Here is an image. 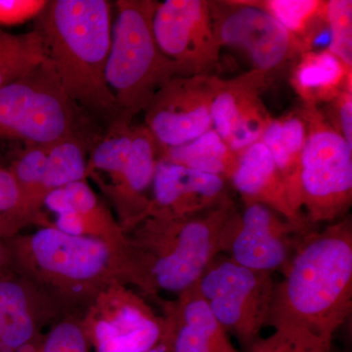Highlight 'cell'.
<instances>
[{
	"instance_id": "6da1fadb",
	"label": "cell",
	"mask_w": 352,
	"mask_h": 352,
	"mask_svg": "<svg viewBox=\"0 0 352 352\" xmlns=\"http://www.w3.org/2000/svg\"><path fill=\"white\" fill-rule=\"evenodd\" d=\"M282 270L266 326L302 329L332 344L352 309L351 220L310 230Z\"/></svg>"
},
{
	"instance_id": "7a4b0ae2",
	"label": "cell",
	"mask_w": 352,
	"mask_h": 352,
	"mask_svg": "<svg viewBox=\"0 0 352 352\" xmlns=\"http://www.w3.org/2000/svg\"><path fill=\"white\" fill-rule=\"evenodd\" d=\"M46 58L62 87L83 113L120 124V109L106 80L112 28L107 0H53L36 18Z\"/></svg>"
},
{
	"instance_id": "3957f363",
	"label": "cell",
	"mask_w": 352,
	"mask_h": 352,
	"mask_svg": "<svg viewBox=\"0 0 352 352\" xmlns=\"http://www.w3.org/2000/svg\"><path fill=\"white\" fill-rule=\"evenodd\" d=\"M83 113L46 59L0 88V157L14 162L30 150L50 148L71 136L85 138Z\"/></svg>"
},
{
	"instance_id": "277c9868",
	"label": "cell",
	"mask_w": 352,
	"mask_h": 352,
	"mask_svg": "<svg viewBox=\"0 0 352 352\" xmlns=\"http://www.w3.org/2000/svg\"><path fill=\"white\" fill-rule=\"evenodd\" d=\"M155 0H120L113 25L106 80L120 109V124L131 126L153 97L176 76L179 67L157 45L153 31Z\"/></svg>"
},
{
	"instance_id": "5b68a950",
	"label": "cell",
	"mask_w": 352,
	"mask_h": 352,
	"mask_svg": "<svg viewBox=\"0 0 352 352\" xmlns=\"http://www.w3.org/2000/svg\"><path fill=\"white\" fill-rule=\"evenodd\" d=\"M240 212L232 200L194 217H150L146 231L155 256L146 268L147 281L179 295L195 286L208 266L228 250Z\"/></svg>"
},
{
	"instance_id": "8992f818",
	"label": "cell",
	"mask_w": 352,
	"mask_h": 352,
	"mask_svg": "<svg viewBox=\"0 0 352 352\" xmlns=\"http://www.w3.org/2000/svg\"><path fill=\"white\" fill-rule=\"evenodd\" d=\"M300 109L307 135L300 170V210L308 223H331L352 203V148L321 108Z\"/></svg>"
},
{
	"instance_id": "52a82bcc",
	"label": "cell",
	"mask_w": 352,
	"mask_h": 352,
	"mask_svg": "<svg viewBox=\"0 0 352 352\" xmlns=\"http://www.w3.org/2000/svg\"><path fill=\"white\" fill-rule=\"evenodd\" d=\"M274 284L272 273L217 256L197 287L220 325L249 351L267 323Z\"/></svg>"
},
{
	"instance_id": "ba28073f",
	"label": "cell",
	"mask_w": 352,
	"mask_h": 352,
	"mask_svg": "<svg viewBox=\"0 0 352 352\" xmlns=\"http://www.w3.org/2000/svg\"><path fill=\"white\" fill-rule=\"evenodd\" d=\"M210 13L220 47L244 51L252 63L250 72L263 78L270 87L302 53L272 16L247 0L210 1Z\"/></svg>"
},
{
	"instance_id": "9c48e42d",
	"label": "cell",
	"mask_w": 352,
	"mask_h": 352,
	"mask_svg": "<svg viewBox=\"0 0 352 352\" xmlns=\"http://www.w3.org/2000/svg\"><path fill=\"white\" fill-rule=\"evenodd\" d=\"M153 31L162 52L178 65L182 76H217L221 47L215 36L210 1L157 2Z\"/></svg>"
},
{
	"instance_id": "30bf717a",
	"label": "cell",
	"mask_w": 352,
	"mask_h": 352,
	"mask_svg": "<svg viewBox=\"0 0 352 352\" xmlns=\"http://www.w3.org/2000/svg\"><path fill=\"white\" fill-rule=\"evenodd\" d=\"M220 80L219 75L176 76L157 92L144 113L145 126L160 148L186 144L212 129Z\"/></svg>"
},
{
	"instance_id": "8fae6325",
	"label": "cell",
	"mask_w": 352,
	"mask_h": 352,
	"mask_svg": "<svg viewBox=\"0 0 352 352\" xmlns=\"http://www.w3.org/2000/svg\"><path fill=\"white\" fill-rule=\"evenodd\" d=\"M314 226L293 222L258 204L240 212L228 252L234 263L250 270L272 273L283 270Z\"/></svg>"
},
{
	"instance_id": "7c38bea8",
	"label": "cell",
	"mask_w": 352,
	"mask_h": 352,
	"mask_svg": "<svg viewBox=\"0 0 352 352\" xmlns=\"http://www.w3.org/2000/svg\"><path fill=\"white\" fill-rule=\"evenodd\" d=\"M270 87L263 78L250 71L220 80L212 102V129L238 155L261 140L273 119L261 98Z\"/></svg>"
},
{
	"instance_id": "4fadbf2b",
	"label": "cell",
	"mask_w": 352,
	"mask_h": 352,
	"mask_svg": "<svg viewBox=\"0 0 352 352\" xmlns=\"http://www.w3.org/2000/svg\"><path fill=\"white\" fill-rule=\"evenodd\" d=\"M226 180L159 160L146 217L182 219L210 212L232 201Z\"/></svg>"
},
{
	"instance_id": "5bb4252c",
	"label": "cell",
	"mask_w": 352,
	"mask_h": 352,
	"mask_svg": "<svg viewBox=\"0 0 352 352\" xmlns=\"http://www.w3.org/2000/svg\"><path fill=\"white\" fill-rule=\"evenodd\" d=\"M34 258L44 270L74 280L96 277L107 266L111 252L100 240L43 228L31 240Z\"/></svg>"
},
{
	"instance_id": "9a60e30c",
	"label": "cell",
	"mask_w": 352,
	"mask_h": 352,
	"mask_svg": "<svg viewBox=\"0 0 352 352\" xmlns=\"http://www.w3.org/2000/svg\"><path fill=\"white\" fill-rule=\"evenodd\" d=\"M230 183L239 193L245 206L258 204L271 208L289 221L308 223L292 207L281 173L261 141L241 153Z\"/></svg>"
},
{
	"instance_id": "2e32d148",
	"label": "cell",
	"mask_w": 352,
	"mask_h": 352,
	"mask_svg": "<svg viewBox=\"0 0 352 352\" xmlns=\"http://www.w3.org/2000/svg\"><path fill=\"white\" fill-rule=\"evenodd\" d=\"M166 326L138 300L122 303L111 318L97 322V352H148L164 342Z\"/></svg>"
},
{
	"instance_id": "e0dca14e",
	"label": "cell",
	"mask_w": 352,
	"mask_h": 352,
	"mask_svg": "<svg viewBox=\"0 0 352 352\" xmlns=\"http://www.w3.org/2000/svg\"><path fill=\"white\" fill-rule=\"evenodd\" d=\"M175 318L170 352H238L197 284L180 294Z\"/></svg>"
},
{
	"instance_id": "ac0fdd59",
	"label": "cell",
	"mask_w": 352,
	"mask_h": 352,
	"mask_svg": "<svg viewBox=\"0 0 352 352\" xmlns=\"http://www.w3.org/2000/svg\"><path fill=\"white\" fill-rule=\"evenodd\" d=\"M294 91L303 107L321 108L352 87V68L328 50L300 53L289 71Z\"/></svg>"
},
{
	"instance_id": "d6986e66",
	"label": "cell",
	"mask_w": 352,
	"mask_h": 352,
	"mask_svg": "<svg viewBox=\"0 0 352 352\" xmlns=\"http://www.w3.org/2000/svg\"><path fill=\"white\" fill-rule=\"evenodd\" d=\"M307 129L300 109L285 113L272 120L261 136V142L270 151L278 170L281 173L292 207L305 219L300 205V162Z\"/></svg>"
},
{
	"instance_id": "ffe728a7",
	"label": "cell",
	"mask_w": 352,
	"mask_h": 352,
	"mask_svg": "<svg viewBox=\"0 0 352 352\" xmlns=\"http://www.w3.org/2000/svg\"><path fill=\"white\" fill-rule=\"evenodd\" d=\"M160 160V146L147 127H133L132 142L126 168L116 184V195L126 205L132 219L147 215L151 201L147 192L152 189L155 171Z\"/></svg>"
},
{
	"instance_id": "44dd1931",
	"label": "cell",
	"mask_w": 352,
	"mask_h": 352,
	"mask_svg": "<svg viewBox=\"0 0 352 352\" xmlns=\"http://www.w3.org/2000/svg\"><path fill=\"white\" fill-rule=\"evenodd\" d=\"M239 155L234 152L214 129L177 147L160 148V160L217 175L230 183Z\"/></svg>"
},
{
	"instance_id": "7402d4cb",
	"label": "cell",
	"mask_w": 352,
	"mask_h": 352,
	"mask_svg": "<svg viewBox=\"0 0 352 352\" xmlns=\"http://www.w3.org/2000/svg\"><path fill=\"white\" fill-rule=\"evenodd\" d=\"M272 16L305 51L314 50L327 28V0H247Z\"/></svg>"
},
{
	"instance_id": "603a6c76",
	"label": "cell",
	"mask_w": 352,
	"mask_h": 352,
	"mask_svg": "<svg viewBox=\"0 0 352 352\" xmlns=\"http://www.w3.org/2000/svg\"><path fill=\"white\" fill-rule=\"evenodd\" d=\"M34 331L24 289L15 282L0 281V352L25 346Z\"/></svg>"
},
{
	"instance_id": "cb8c5ba5",
	"label": "cell",
	"mask_w": 352,
	"mask_h": 352,
	"mask_svg": "<svg viewBox=\"0 0 352 352\" xmlns=\"http://www.w3.org/2000/svg\"><path fill=\"white\" fill-rule=\"evenodd\" d=\"M47 59L38 30L11 34L0 29V88L14 82Z\"/></svg>"
},
{
	"instance_id": "d4e9b609",
	"label": "cell",
	"mask_w": 352,
	"mask_h": 352,
	"mask_svg": "<svg viewBox=\"0 0 352 352\" xmlns=\"http://www.w3.org/2000/svg\"><path fill=\"white\" fill-rule=\"evenodd\" d=\"M87 140L82 136H71L51 146L43 182L45 196L52 190L85 180L87 173Z\"/></svg>"
},
{
	"instance_id": "484cf974",
	"label": "cell",
	"mask_w": 352,
	"mask_h": 352,
	"mask_svg": "<svg viewBox=\"0 0 352 352\" xmlns=\"http://www.w3.org/2000/svg\"><path fill=\"white\" fill-rule=\"evenodd\" d=\"M133 127L113 126L108 127L107 134L94 146L87 164L88 170H100L111 175L115 184L126 168L131 150Z\"/></svg>"
},
{
	"instance_id": "4316f807",
	"label": "cell",
	"mask_w": 352,
	"mask_h": 352,
	"mask_svg": "<svg viewBox=\"0 0 352 352\" xmlns=\"http://www.w3.org/2000/svg\"><path fill=\"white\" fill-rule=\"evenodd\" d=\"M50 148L25 152L11 164V173L19 187L23 210H30L44 200L43 182Z\"/></svg>"
},
{
	"instance_id": "83f0119b",
	"label": "cell",
	"mask_w": 352,
	"mask_h": 352,
	"mask_svg": "<svg viewBox=\"0 0 352 352\" xmlns=\"http://www.w3.org/2000/svg\"><path fill=\"white\" fill-rule=\"evenodd\" d=\"M332 344L302 329L279 328L265 339H258L249 352H331Z\"/></svg>"
},
{
	"instance_id": "f1b7e54d",
	"label": "cell",
	"mask_w": 352,
	"mask_h": 352,
	"mask_svg": "<svg viewBox=\"0 0 352 352\" xmlns=\"http://www.w3.org/2000/svg\"><path fill=\"white\" fill-rule=\"evenodd\" d=\"M327 50L349 68H352V1L327 0Z\"/></svg>"
},
{
	"instance_id": "f546056e",
	"label": "cell",
	"mask_w": 352,
	"mask_h": 352,
	"mask_svg": "<svg viewBox=\"0 0 352 352\" xmlns=\"http://www.w3.org/2000/svg\"><path fill=\"white\" fill-rule=\"evenodd\" d=\"M38 352H88L82 331L72 323L53 329Z\"/></svg>"
},
{
	"instance_id": "4dcf8cb0",
	"label": "cell",
	"mask_w": 352,
	"mask_h": 352,
	"mask_svg": "<svg viewBox=\"0 0 352 352\" xmlns=\"http://www.w3.org/2000/svg\"><path fill=\"white\" fill-rule=\"evenodd\" d=\"M326 106V111L322 110L324 115L352 148V87L346 88L335 100Z\"/></svg>"
},
{
	"instance_id": "1f68e13d",
	"label": "cell",
	"mask_w": 352,
	"mask_h": 352,
	"mask_svg": "<svg viewBox=\"0 0 352 352\" xmlns=\"http://www.w3.org/2000/svg\"><path fill=\"white\" fill-rule=\"evenodd\" d=\"M47 4L45 0H0V25H19L36 19Z\"/></svg>"
},
{
	"instance_id": "d6a6232c",
	"label": "cell",
	"mask_w": 352,
	"mask_h": 352,
	"mask_svg": "<svg viewBox=\"0 0 352 352\" xmlns=\"http://www.w3.org/2000/svg\"><path fill=\"white\" fill-rule=\"evenodd\" d=\"M23 212L19 187L12 173L0 168V214L8 219Z\"/></svg>"
},
{
	"instance_id": "836d02e7",
	"label": "cell",
	"mask_w": 352,
	"mask_h": 352,
	"mask_svg": "<svg viewBox=\"0 0 352 352\" xmlns=\"http://www.w3.org/2000/svg\"><path fill=\"white\" fill-rule=\"evenodd\" d=\"M72 207L83 217L98 206L96 196L85 180L64 187Z\"/></svg>"
},
{
	"instance_id": "e575fe53",
	"label": "cell",
	"mask_w": 352,
	"mask_h": 352,
	"mask_svg": "<svg viewBox=\"0 0 352 352\" xmlns=\"http://www.w3.org/2000/svg\"><path fill=\"white\" fill-rule=\"evenodd\" d=\"M57 229L72 236H82L87 230L85 220L75 210L58 215Z\"/></svg>"
},
{
	"instance_id": "d590c367",
	"label": "cell",
	"mask_w": 352,
	"mask_h": 352,
	"mask_svg": "<svg viewBox=\"0 0 352 352\" xmlns=\"http://www.w3.org/2000/svg\"><path fill=\"white\" fill-rule=\"evenodd\" d=\"M148 352H170V351L168 344L161 342V344H157L156 347H154V349H152L151 351Z\"/></svg>"
},
{
	"instance_id": "8d00e7d4",
	"label": "cell",
	"mask_w": 352,
	"mask_h": 352,
	"mask_svg": "<svg viewBox=\"0 0 352 352\" xmlns=\"http://www.w3.org/2000/svg\"><path fill=\"white\" fill-rule=\"evenodd\" d=\"M1 261H2V251H1V248H0V264H1Z\"/></svg>"
}]
</instances>
